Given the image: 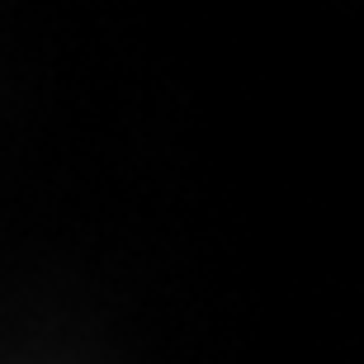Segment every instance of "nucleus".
<instances>
[]
</instances>
